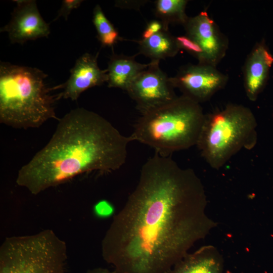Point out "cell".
Here are the masks:
<instances>
[{
  "label": "cell",
  "mask_w": 273,
  "mask_h": 273,
  "mask_svg": "<svg viewBox=\"0 0 273 273\" xmlns=\"http://www.w3.org/2000/svg\"><path fill=\"white\" fill-rule=\"evenodd\" d=\"M180 49H183L194 56L201 63L203 60V51L200 47L187 35L176 37Z\"/></svg>",
  "instance_id": "ac0fdd59"
},
{
  "label": "cell",
  "mask_w": 273,
  "mask_h": 273,
  "mask_svg": "<svg viewBox=\"0 0 273 273\" xmlns=\"http://www.w3.org/2000/svg\"><path fill=\"white\" fill-rule=\"evenodd\" d=\"M130 142L101 115L77 108L59 120L48 143L19 170L16 183L35 195L84 173L111 172L125 163Z\"/></svg>",
  "instance_id": "7a4b0ae2"
},
{
  "label": "cell",
  "mask_w": 273,
  "mask_h": 273,
  "mask_svg": "<svg viewBox=\"0 0 273 273\" xmlns=\"http://www.w3.org/2000/svg\"><path fill=\"white\" fill-rule=\"evenodd\" d=\"M82 0H64L62 2L60 9L55 19L56 21L61 17H63L65 20H67L68 16L74 9L78 8L82 3Z\"/></svg>",
  "instance_id": "ffe728a7"
},
{
  "label": "cell",
  "mask_w": 273,
  "mask_h": 273,
  "mask_svg": "<svg viewBox=\"0 0 273 273\" xmlns=\"http://www.w3.org/2000/svg\"><path fill=\"white\" fill-rule=\"evenodd\" d=\"M170 77L159 67V61L152 60L132 81L126 90L135 102L141 114L163 106L177 96Z\"/></svg>",
  "instance_id": "52a82bcc"
},
{
  "label": "cell",
  "mask_w": 273,
  "mask_h": 273,
  "mask_svg": "<svg viewBox=\"0 0 273 273\" xmlns=\"http://www.w3.org/2000/svg\"><path fill=\"white\" fill-rule=\"evenodd\" d=\"M97 56L86 53L77 59L68 80L53 87L54 89H63L59 93L60 99L76 101L86 90L107 82V70L100 68Z\"/></svg>",
  "instance_id": "8fae6325"
},
{
  "label": "cell",
  "mask_w": 273,
  "mask_h": 273,
  "mask_svg": "<svg viewBox=\"0 0 273 273\" xmlns=\"http://www.w3.org/2000/svg\"><path fill=\"white\" fill-rule=\"evenodd\" d=\"M188 2L186 0L156 1L155 15L167 27L172 23L184 25L189 18L186 13Z\"/></svg>",
  "instance_id": "2e32d148"
},
{
  "label": "cell",
  "mask_w": 273,
  "mask_h": 273,
  "mask_svg": "<svg viewBox=\"0 0 273 273\" xmlns=\"http://www.w3.org/2000/svg\"><path fill=\"white\" fill-rule=\"evenodd\" d=\"M86 273H114L107 268L98 267L88 269Z\"/></svg>",
  "instance_id": "603a6c76"
},
{
  "label": "cell",
  "mask_w": 273,
  "mask_h": 273,
  "mask_svg": "<svg viewBox=\"0 0 273 273\" xmlns=\"http://www.w3.org/2000/svg\"><path fill=\"white\" fill-rule=\"evenodd\" d=\"M221 255L211 245L204 246L188 253L167 273H223Z\"/></svg>",
  "instance_id": "4fadbf2b"
},
{
  "label": "cell",
  "mask_w": 273,
  "mask_h": 273,
  "mask_svg": "<svg viewBox=\"0 0 273 273\" xmlns=\"http://www.w3.org/2000/svg\"><path fill=\"white\" fill-rule=\"evenodd\" d=\"M164 29H168V27L165 26L161 21L157 20L152 21L148 24L146 28L142 34V39H148L153 35Z\"/></svg>",
  "instance_id": "44dd1931"
},
{
  "label": "cell",
  "mask_w": 273,
  "mask_h": 273,
  "mask_svg": "<svg viewBox=\"0 0 273 273\" xmlns=\"http://www.w3.org/2000/svg\"><path fill=\"white\" fill-rule=\"evenodd\" d=\"M93 22L97 32L98 38L104 47H112L119 39V33L108 19L100 5L93 10Z\"/></svg>",
  "instance_id": "e0dca14e"
},
{
  "label": "cell",
  "mask_w": 273,
  "mask_h": 273,
  "mask_svg": "<svg viewBox=\"0 0 273 273\" xmlns=\"http://www.w3.org/2000/svg\"><path fill=\"white\" fill-rule=\"evenodd\" d=\"M134 56L113 54L108 62L107 83L109 87L126 91L134 78L149 65L136 62Z\"/></svg>",
  "instance_id": "5bb4252c"
},
{
  "label": "cell",
  "mask_w": 273,
  "mask_h": 273,
  "mask_svg": "<svg viewBox=\"0 0 273 273\" xmlns=\"http://www.w3.org/2000/svg\"><path fill=\"white\" fill-rule=\"evenodd\" d=\"M10 22L1 28L7 32L11 43L23 44L39 38L48 37L50 28L41 17L34 0H17Z\"/></svg>",
  "instance_id": "30bf717a"
},
{
  "label": "cell",
  "mask_w": 273,
  "mask_h": 273,
  "mask_svg": "<svg viewBox=\"0 0 273 273\" xmlns=\"http://www.w3.org/2000/svg\"><path fill=\"white\" fill-rule=\"evenodd\" d=\"M183 26L186 35L203 51V60L200 64L216 67L226 55L229 41L215 22L206 12H201L189 17Z\"/></svg>",
  "instance_id": "9c48e42d"
},
{
  "label": "cell",
  "mask_w": 273,
  "mask_h": 273,
  "mask_svg": "<svg viewBox=\"0 0 273 273\" xmlns=\"http://www.w3.org/2000/svg\"><path fill=\"white\" fill-rule=\"evenodd\" d=\"M66 243L52 230L6 238L0 247V273H67Z\"/></svg>",
  "instance_id": "8992f818"
},
{
  "label": "cell",
  "mask_w": 273,
  "mask_h": 273,
  "mask_svg": "<svg viewBox=\"0 0 273 273\" xmlns=\"http://www.w3.org/2000/svg\"><path fill=\"white\" fill-rule=\"evenodd\" d=\"M48 75L35 67L7 62L0 64V122L14 128H38L57 118Z\"/></svg>",
  "instance_id": "3957f363"
},
{
  "label": "cell",
  "mask_w": 273,
  "mask_h": 273,
  "mask_svg": "<svg viewBox=\"0 0 273 273\" xmlns=\"http://www.w3.org/2000/svg\"><path fill=\"white\" fill-rule=\"evenodd\" d=\"M170 80L182 95L201 103L208 101L226 84L228 77L216 67L198 63L180 68Z\"/></svg>",
  "instance_id": "ba28073f"
},
{
  "label": "cell",
  "mask_w": 273,
  "mask_h": 273,
  "mask_svg": "<svg viewBox=\"0 0 273 273\" xmlns=\"http://www.w3.org/2000/svg\"><path fill=\"white\" fill-rule=\"evenodd\" d=\"M145 3V1H119L115 2V5L119 8L139 9Z\"/></svg>",
  "instance_id": "7402d4cb"
},
{
  "label": "cell",
  "mask_w": 273,
  "mask_h": 273,
  "mask_svg": "<svg viewBox=\"0 0 273 273\" xmlns=\"http://www.w3.org/2000/svg\"><path fill=\"white\" fill-rule=\"evenodd\" d=\"M139 54L150 58L152 60L160 61L177 55L180 50L176 37L164 29L150 38L141 39L138 41Z\"/></svg>",
  "instance_id": "9a60e30c"
},
{
  "label": "cell",
  "mask_w": 273,
  "mask_h": 273,
  "mask_svg": "<svg viewBox=\"0 0 273 273\" xmlns=\"http://www.w3.org/2000/svg\"><path fill=\"white\" fill-rule=\"evenodd\" d=\"M272 63L273 56L264 40L257 43L243 67L244 88L250 101H255L263 89Z\"/></svg>",
  "instance_id": "7c38bea8"
},
{
  "label": "cell",
  "mask_w": 273,
  "mask_h": 273,
  "mask_svg": "<svg viewBox=\"0 0 273 273\" xmlns=\"http://www.w3.org/2000/svg\"><path fill=\"white\" fill-rule=\"evenodd\" d=\"M206 206L194 171L155 153L103 238V259L114 273H167L216 226Z\"/></svg>",
  "instance_id": "6da1fadb"
},
{
  "label": "cell",
  "mask_w": 273,
  "mask_h": 273,
  "mask_svg": "<svg viewBox=\"0 0 273 273\" xmlns=\"http://www.w3.org/2000/svg\"><path fill=\"white\" fill-rule=\"evenodd\" d=\"M256 127L255 117L249 108L229 104L205 115L196 146L206 162L218 169L243 148L254 147Z\"/></svg>",
  "instance_id": "5b68a950"
},
{
  "label": "cell",
  "mask_w": 273,
  "mask_h": 273,
  "mask_svg": "<svg viewBox=\"0 0 273 273\" xmlns=\"http://www.w3.org/2000/svg\"><path fill=\"white\" fill-rule=\"evenodd\" d=\"M200 104L181 95L141 114L129 136L164 157L197 143L205 118Z\"/></svg>",
  "instance_id": "277c9868"
},
{
  "label": "cell",
  "mask_w": 273,
  "mask_h": 273,
  "mask_svg": "<svg viewBox=\"0 0 273 273\" xmlns=\"http://www.w3.org/2000/svg\"><path fill=\"white\" fill-rule=\"evenodd\" d=\"M93 212L97 217L106 218L114 214V208L109 201L103 199L95 203L93 207Z\"/></svg>",
  "instance_id": "d6986e66"
}]
</instances>
